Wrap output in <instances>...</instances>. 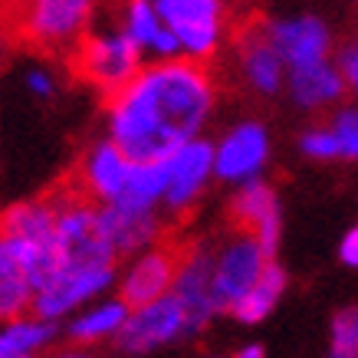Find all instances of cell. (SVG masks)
<instances>
[{"mask_svg": "<svg viewBox=\"0 0 358 358\" xmlns=\"http://www.w3.org/2000/svg\"><path fill=\"white\" fill-rule=\"evenodd\" d=\"M299 152L313 162H342V152H338V138L332 125H315V129L303 131L299 138Z\"/></svg>", "mask_w": 358, "mask_h": 358, "instance_id": "cell-24", "label": "cell"}, {"mask_svg": "<svg viewBox=\"0 0 358 358\" xmlns=\"http://www.w3.org/2000/svg\"><path fill=\"white\" fill-rule=\"evenodd\" d=\"M50 358H92V355H89L86 348H63V352H56Z\"/></svg>", "mask_w": 358, "mask_h": 358, "instance_id": "cell-30", "label": "cell"}, {"mask_svg": "<svg viewBox=\"0 0 358 358\" xmlns=\"http://www.w3.org/2000/svg\"><path fill=\"white\" fill-rule=\"evenodd\" d=\"M214 174V145L194 138L181 145L168 158V191H164V210L171 217L187 214L204 191L207 178Z\"/></svg>", "mask_w": 358, "mask_h": 358, "instance_id": "cell-9", "label": "cell"}, {"mask_svg": "<svg viewBox=\"0 0 358 358\" xmlns=\"http://www.w3.org/2000/svg\"><path fill=\"white\" fill-rule=\"evenodd\" d=\"M92 7L96 0H0V23L10 43L69 56L89 33Z\"/></svg>", "mask_w": 358, "mask_h": 358, "instance_id": "cell-2", "label": "cell"}, {"mask_svg": "<svg viewBox=\"0 0 358 358\" xmlns=\"http://www.w3.org/2000/svg\"><path fill=\"white\" fill-rule=\"evenodd\" d=\"M282 289H286V273H282L280 263L273 260L270 266H266V273L257 280V286H253L230 313L237 315L240 322H250V326H253V322H263V319L276 309Z\"/></svg>", "mask_w": 358, "mask_h": 358, "instance_id": "cell-22", "label": "cell"}, {"mask_svg": "<svg viewBox=\"0 0 358 358\" xmlns=\"http://www.w3.org/2000/svg\"><path fill=\"white\" fill-rule=\"evenodd\" d=\"M214 109V76L197 59H155L109 99V138L131 162H164L197 138Z\"/></svg>", "mask_w": 358, "mask_h": 358, "instance_id": "cell-1", "label": "cell"}, {"mask_svg": "<svg viewBox=\"0 0 358 358\" xmlns=\"http://www.w3.org/2000/svg\"><path fill=\"white\" fill-rule=\"evenodd\" d=\"M270 158V135L260 122H240L230 129L214 148V174L234 185H247L260 178L263 164Z\"/></svg>", "mask_w": 358, "mask_h": 358, "instance_id": "cell-10", "label": "cell"}, {"mask_svg": "<svg viewBox=\"0 0 358 358\" xmlns=\"http://www.w3.org/2000/svg\"><path fill=\"white\" fill-rule=\"evenodd\" d=\"M230 224L234 230H243L250 237H257L263 247L276 257L280 247V230H282V217H280V201L266 181L253 178L247 185H240V191L230 201Z\"/></svg>", "mask_w": 358, "mask_h": 358, "instance_id": "cell-13", "label": "cell"}, {"mask_svg": "<svg viewBox=\"0 0 358 358\" xmlns=\"http://www.w3.org/2000/svg\"><path fill=\"white\" fill-rule=\"evenodd\" d=\"M53 342V319H10L0 326V358H36Z\"/></svg>", "mask_w": 358, "mask_h": 358, "instance_id": "cell-21", "label": "cell"}, {"mask_svg": "<svg viewBox=\"0 0 358 358\" xmlns=\"http://www.w3.org/2000/svg\"><path fill=\"white\" fill-rule=\"evenodd\" d=\"M129 313H131V306L125 303V299L99 303L69 322V338H73L76 345H92V342L119 336L122 326L129 322Z\"/></svg>", "mask_w": 358, "mask_h": 358, "instance_id": "cell-20", "label": "cell"}, {"mask_svg": "<svg viewBox=\"0 0 358 358\" xmlns=\"http://www.w3.org/2000/svg\"><path fill=\"white\" fill-rule=\"evenodd\" d=\"M115 270H83V273H50L33 296V313L40 319H59L69 309L96 299L112 282Z\"/></svg>", "mask_w": 358, "mask_h": 358, "instance_id": "cell-15", "label": "cell"}, {"mask_svg": "<svg viewBox=\"0 0 358 358\" xmlns=\"http://www.w3.org/2000/svg\"><path fill=\"white\" fill-rule=\"evenodd\" d=\"M338 66H342V73H345L348 89H352V92L358 96V36L345 46V50H342V56H338Z\"/></svg>", "mask_w": 358, "mask_h": 358, "instance_id": "cell-26", "label": "cell"}, {"mask_svg": "<svg viewBox=\"0 0 358 358\" xmlns=\"http://www.w3.org/2000/svg\"><path fill=\"white\" fill-rule=\"evenodd\" d=\"M171 293L185 303L194 332L217 313V303H214V247L187 243V253L181 260V270H178Z\"/></svg>", "mask_w": 358, "mask_h": 358, "instance_id": "cell-14", "label": "cell"}, {"mask_svg": "<svg viewBox=\"0 0 358 358\" xmlns=\"http://www.w3.org/2000/svg\"><path fill=\"white\" fill-rule=\"evenodd\" d=\"M185 253H187V240L164 234L145 257L131 263V270L125 273V282H122L119 299H125L131 309H138V306H148L155 299L168 296L174 289V280H178Z\"/></svg>", "mask_w": 358, "mask_h": 358, "instance_id": "cell-8", "label": "cell"}, {"mask_svg": "<svg viewBox=\"0 0 358 358\" xmlns=\"http://www.w3.org/2000/svg\"><path fill=\"white\" fill-rule=\"evenodd\" d=\"M131 168H135V162L122 152L115 141L112 138L99 141V145L89 148V155L83 158V164H79V171L73 174V185H76L89 201H96V204L102 207V204L119 201V197L125 194Z\"/></svg>", "mask_w": 358, "mask_h": 358, "instance_id": "cell-11", "label": "cell"}, {"mask_svg": "<svg viewBox=\"0 0 358 358\" xmlns=\"http://www.w3.org/2000/svg\"><path fill=\"white\" fill-rule=\"evenodd\" d=\"M338 257H342L345 266H358V224L342 237V243H338Z\"/></svg>", "mask_w": 358, "mask_h": 358, "instance_id": "cell-28", "label": "cell"}, {"mask_svg": "<svg viewBox=\"0 0 358 358\" xmlns=\"http://www.w3.org/2000/svg\"><path fill=\"white\" fill-rule=\"evenodd\" d=\"M122 30L141 46V53H152L155 59H181V43L168 30L164 17L158 13L155 0H125L122 3Z\"/></svg>", "mask_w": 358, "mask_h": 358, "instance_id": "cell-18", "label": "cell"}, {"mask_svg": "<svg viewBox=\"0 0 358 358\" xmlns=\"http://www.w3.org/2000/svg\"><path fill=\"white\" fill-rule=\"evenodd\" d=\"M7 46H10V36H7L3 23H0V59H3V53H7Z\"/></svg>", "mask_w": 358, "mask_h": 358, "instance_id": "cell-31", "label": "cell"}, {"mask_svg": "<svg viewBox=\"0 0 358 358\" xmlns=\"http://www.w3.org/2000/svg\"><path fill=\"white\" fill-rule=\"evenodd\" d=\"M168 30L178 36L187 59L207 63L217 53L224 36V3L220 0H155Z\"/></svg>", "mask_w": 358, "mask_h": 358, "instance_id": "cell-6", "label": "cell"}, {"mask_svg": "<svg viewBox=\"0 0 358 358\" xmlns=\"http://www.w3.org/2000/svg\"><path fill=\"white\" fill-rule=\"evenodd\" d=\"M194 336V326H191V315H187L185 303L174 293L162 296L148 306H138L129 313V322L122 326L119 332V345L131 355H141V352H152V348H162L174 338Z\"/></svg>", "mask_w": 358, "mask_h": 358, "instance_id": "cell-7", "label": "cell"}, {"mask_svg": "<svg viewBox=\"0 0 358 358\" xmlns=\"http://www.w3.org/2000/svg\"><path fill=\"white\" fill-rule=\"evenodd\" d=\"M329 125H332V131H336V138H338L342 162H358V106L342 109Z\"/></svg>", "mask_w": 358, "mask_h": 358, "instance_id": "cell-25", "label": "cell"}, {"mask_svg": "<svg viewBox=\"0 0 358 358\" xmlns=\"http://www.w3.org/2000/svg\"><path fill=\"white\" fill-rule=\"evenodd\" d=\"M276 53L282 56L286 69H306V66L326 63L332 56V33L319 17H289V20L266 23Z\"/></svg>", "mask_w": 358, "mask_h": 358, "instance_id": "cell-12", "label": "cell"}, {"mask_svg": "<svg viewBox=\"0 0 358 358\" xmlns=\"http://www.w3.org/2000/svg\"><path fill=\"white\" fill-rule=\"evenodd\" d=\"M270 263V250L243 230H237L230 240L214 247V303H217V313H230L257 286V280L266 273Z\"/></svg>", "mask_w": 358, "mask_h": 358, "instance_id": "cell-4", "label": "cell"}, {"mask_svg": "<svg viewBox=\"0 0 358 358\" xmlns=\"http://www.w3.org/2000/svg\"><path fill=\"white\" fill-rule=\"evenodd\" d=\"M240 69L247 79L250 89H257L260 96H276L282 89V83L289 79V69L282 63V56L276 53L266 23L263 27H247L240 33Z\"/></svg>", "mask_w": 358, "mask_h": 358, "instance_id": "cell-17", "label": "cell"}, {"mask_svg": "<svg viewBox=\"0 0 358 358\" xmlns=\"http://www.w3.org/2000/svg\"><path fill=\"white\" fill-rule=\"evenodd\" d=\"M289 96H293L296 106L303 109H326V106H336L338 99L345 96V73L342 66L326 59V63H315V66H306V69H293L289 79Z\"/></svg>", "mask_w": 358, "mask_h": 358, "instance_id": "cell-19", "label": "cell"}, {"mask_svg": "<svg viewBox=\"0 0 358 358\" xmlns=\"http://www.w3.org/2000/svg\"><path fill=\"white\" fill-rule=\"evenodd\" d=\"M230 358H263V348L260 345H243L240 352H234Z\"/></svg>", "mask_w": 358, "mask_h": 358, "instance_id": "cell-29", "label": "cell"}, {"mask_svg": "<svg viewBox=\"0 0 358 358\" xmlns=\"http://www.w3.org/2000/svg\"><path fill=\"white\" fill-rule=\"evenodd\" d=\"M66 59L83 83L99 89L106 99H112L141 73V46L125 30L86 33Z\"/></svg>", "mask_w": 358, "mask_h": 358, "instance_id": "cell-3", "label": "cell"}, {"mask_svg": "<svg viewBox=\"0 0 358 358\" xmlns=\"http://www.w3.org/2000/svg\"><path fill=\"white\" fill-rule=\"evenodd\" d=\"M326 358H358V306H345L336 313Z\"/></svg>", "mask_w": 358, "mask_h": 358, "instance_id": "cell-23", "label": "cell"}, {"mask_svg": "<svg viewBox=\"0 0 358 358\" xmlns=\"http://www.w3.org/2000/svg\"><path fill=\"white\" fill-rule=\"evenodd\" d=\"M27 86H30L33 96L50 99L53 96V89H56V83H53V76H50L46 69H30V73H27Z\"/></svg>", "mask_w": 358, "mask_h": 358, "instance_id": "cell-27", "label": "cell"}, {"mask_svg": "<svg viewBox=\"0 0 358 358\" xmlns=\"http://www.w3.org/2000/svg\"><path fill=\"white\" fill-rule=\"evenodd\" d=\"M50 276V263L0 227V322L20 319L23 309H33V296Z\"/></svg>", "mask_w": 358, "mask_h": 358, "instance_id": "cell-5", "label": "cell"}, {"mask_svg": "<svg viewBox=\"0 0 358 358\" xmlns=\"http://www.w3.org/2000/svg\"><path fill=\"white\" fill-rule=\"evenodd\" d=\"M102 217V230L109 237L115 253H135V250L158 243L164 237L162 220H158V207L131 204V201H112V204L99 207Z\"/></svg>", "mask_w": 358, "mask_h": 358, "instance_id": "cell-16", "label": "cell"}]
</instances>
